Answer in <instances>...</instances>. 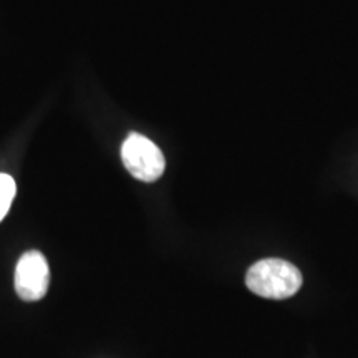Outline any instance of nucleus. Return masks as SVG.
<instances>
[{"mask_svg": "<svg viewBox=\"0 0 358 358\" xmlns=\"http://www.w3.org/2000/svg\"><path fill=\"white\" fill-rule=\"evenodd\" d=\"M250 292L264 299L282 301L297 294L302 285V274L297 267L282 259H264L254 264L245 275Z\"/></svg>", "mask_w": 358, "mask_h": 358, "instance_id": "obj_1", "label": "nucleus"}, {"mask_svg": "<svg viewBox=\"0 0 358 358\" xmlns=\"http://www.w3.org/2000/svg\"><path fill=\"white\" fill-rule=\"evenodd\" d=\"M122 159L128 173L145 182L159 179L166 164L159 148L140 133L128 134L122 146Z\"/></svg>", "mask_w": 358, "mask_h": 358, "instance_id": "obj_2", "label": "nucleus"}, {"mask_svg": "<svg viewBox=\"0 0 358 358\" xmlns=\"http://www.w3.org/2000/svg\"><path fill=\"white\" fill-rule=\"evenodd\" d=\"M50 284L47 259L38 250H29L15 268V290L22 301L35 302L45 297Z\"/></svg>", "mask_w": 358, "mask_h": 358, "instance_id": "obj_3", "label": "nucleus"}, {"mask_svg": "<svg viewBox=\"0 0 358 358\" xmlns=\"http://www.w3.org/2000/svg\"><path fill=\"white\" fill-rule=\"evenodd\" d=\"M15 181L8 174H0V221L7 216L15 198Z\"/></svg>", "mask_w": 358, "mask_h": 358, "instance_id": "obj_4", "label": "nucleus"}]
</instances>
